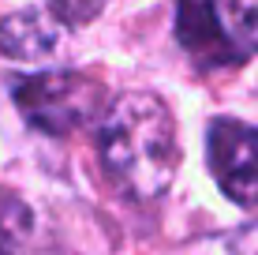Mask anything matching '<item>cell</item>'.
<instances>
[{
    "instance_id": "obj_3",
    "label": "cell",
    "mask_w": 258,
    "mask_h": 255,
    "mask_svg": "<svg viewBox=\"0 0 258 255\" xmlns=\"http://www.w3.org/2000/svg\"><path fill=\"white\" fill-rule=\"evenodd\" d=\"M206 158L217 188L232 203H258V128L232 117H217L206 131Z\"/></svg>"
},
{
    "instance_id": "obj_5",
    "label": "cell",
    "mask_w": 258,
    "mask_h": 255,
    "mask_svg": "<svg viewBox=\"0 0 258 255\" xmlns=\"http://www.w3.org/2000/svg\"><path fill=\"white\" fill-rule=\"evenodd\" d=\"M64 30L52 12H38V8H23L0 19V57L23 60V64H41V60L56 57Z\"/></svg>"
},
{
    "instance_id": "obj_1",
    "label": "cell",
    "mask_w": 258,
    "mask_h": 255,
    "mask_svg": "<svg viewBox=\"0 0 258 255\" xmlns=\"http://www.w3.org/2000/svg\"><path fill=\"white\" fill-rule=\"evenodd\" d=\"M97 154L109 180L127 199H161L180 169L176 120L168 105L150 90H127L109 101L97 128Z\"/></svg>"
},
{
    "instance_id": "obj_7",
    "label": "cell",
    "mask_w": 258,
    "mask_h": 255,
    "mask_svg": "<svg viewBox=\"0 0 258 255\" xmlns=\"http://www.w3.org/2000/svg\"><path fill=\"white\" fill-rule=\"evenodd\" d=\"M45 8L56 15L60 23L79 26V23H94L97 15L109 8V0H45Z\"/></svg>"
},
{
    "instance_id": "obj_4",
    "label": "cell",
    "mask_w": 258,
    "mask_h": 255,
    "mask_svg": "<svg viewBox=\"0 0 258 255\" xmlns=\"http://www.w3.org/2000/svg\"><path fill=\"white\" fill-rule=\"evenodd\" d=\"M176 41L202 68H228L243 60L225 30L217 0H176Z\"/></svg>"
},
{
    "instance_id": "obj_9",
    "label": "cell",
    "mask_w": 258,
    "mask_h": 255,
    "mask_svg": "<svg viewBox=\"0 0 258 255\" xmlns=\"http://www.w3.org/2000/svg\"><path fill=\"white\" fill-rule=\"evenodd\" d=\"M19 225H23V210L12 207V203H0V255H12Z\"/></svg>"
},
{
    "instance_id": "obj_8",
    "label": "cell",
    "mask_w": 258,
    "mask_h": 255,
    "mask_svg": "<svg viewBox=\"0 0 258 255\" xmlns=\"http://www.w3.org/2000/svg\"><path fill=\"white\" fill-rule=\"evenodd\" d=\"M213 255H258V225H243L239 233L225 236L213 248Z\"/></svg>"
},
{
    "instance_id": "obj_2",
    "label": "cell",
    "mask_w": 258,
    "mask_h": 255,
    "mask_svg": "<svg viewBox=\"0 0 258 255\" xmlns=\"http://www.w3.org/2000/svg\"><path fill=\"white\" fill-rule=\"evenodd\" d=\"M12 98L30 128L45 135H71L97 117L105 105V86L79 72H41L19 79L12 86Z\"/></svg>"
},
{
    "instance_id": "obj_6",
    "label": "cell",
    "mask_w": 258,
    "mask_h": 255,
    "mask_svg": "<svg viewBox=\"0 0 258 255\" xmlns=\"http://www.w3.org/2000/svg\"><path fill=\"white\" fill-rule=\"evenodd\" d=\"M217 8L239 57L258 53V0H217Z\"/></svg>"
}]
</instances>
